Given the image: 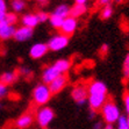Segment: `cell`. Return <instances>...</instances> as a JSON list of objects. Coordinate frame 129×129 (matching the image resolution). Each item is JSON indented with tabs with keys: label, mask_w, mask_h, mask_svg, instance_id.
Returning a JSON list of instances; mask_svg holds the SVG:
<instances>
[{
	"label": "cell",
	"mask_w": 129,
	"mask_h": 129,
	"mask_svg": "<svg viewBox=\"0 0 129 129\" xmlns=\"http://www.w3.org/2000/svg\"><path fill=\"white\" fill-rule=\"evenodd\" d=\"M34 121H35L34 114L27 112V113H23V114L20 115V116L15 120L14 124H15V128L16 129H27L33 124Z\"/></svg>",
	"instance_id": "cell-11"
},
{
	"label": "cell",
	"mask_w": 129,
	"mask_h": 129,
	"mask_svg": "<svg viewBox=\"0 0 129 129\" xmlns=\"http://www.w3.org/2000/svg\"><path fill=\"white\" fill-rule=\"evenodd\" d=\"M95 115H96V112L92 111V109H90V111H88V119H90V120H94Z\"/></svg>",
	"instance_id": "cell-33"
},
{
	"label": "cell",
	"mask_w": 129,
	"mask_h": 129,
	"mask_svg": "<svg viewBox=\"0 0 129 129\" xmlns=\"http://www.w3.org/2000/svg\"><path fill=\"white\" fill-rule=\"evenodd\" d=\"M108 99L107 85L101 80H92L87 87V104L90 109L100 112L102 105Z\"/></svg>",
	"instance_id": "cell-1"
},
{
	"label": "cell",
	"mask_w": 129,
	"mask_h": 129,
	"mask_svg": "<svg viewBox=\"0 0 129 129\" xmlns=\"http://www.w3.org/2000/svg\"><path fill=\"white\" fill-rule=\"evenodd\" d=\"M101 116L106 124H113L117 121V119L120 117V108L119 106L114 102L113 99H107L106 102L102 105L101 109H100Z\"/></svg>",
	"instance_id": "cell-2"
},
{
	"label": "cell",
	"mask_w": 129,
	"mask_h": 129,
	"mask_svg": "<svg viewBox=\"0 0 129 129\" xmlns=\"http://www.w3.org/2000/svg\"><path fill=\"white\" fill-rule=\"evenodd\" d=\"M18 73L19 76H22V77H24V78H29V77H31V75H33V70L30 69L29 66H20L18 70Z\"/></svg>",
	"instance_id": "cell-23"
},
{
	"label": "cell",
	"mask_w": 129,
	"mask_h": 129,
	"mask_svg": "<svg viewBox=\"0 0 129 129\" xmlns=\"http://www.w3.org/2000/svg\"><path fill=\"white\" fill-rule=\"evenodd\" d=\"M68 80L69 79H68V77L65 75H59L56 79H54L48 85L51 94L54 95V94H58L59 92H62L64 90V87L66 86V84H68Z\"/></svg>",
	"instance_id": "cell-10"
},
{
	"label": "cell",
	"mask_w": 129,
	"mask_h": 129,
	"mask_svg": "<svg viewBox=\"0 0 129 129\" xmlns=\"http://www.w3.org/2000/svg\"><path fill=\"white\" fill-rule=\"evenodd\" d=\"M47 45H48V49L51 51H60L69 45V37L63 34H56L49 39Z\"/></svg>",
	"instance_id": "cell-5"
},
{
	"label": "cell",
	"mask_w": 129,
	"mask_h": 129,
	"mask_svg": "<svg viewBox=\"0 0 129 129\" xmlns=\"http://www.w3.org/2000/svg\"><path fill=\"white\" fill-rule=\"evenodd\" d=\"M11 7H12L13 13L18 14V13H22L27 7V3L24 0H12L11 3Z\"/></svg>",
	"instance_id": "cell-20"
},
{
	"label": "cell",
	"mask_w": 129,
	"mask_h": 129,
	"mask_svg": "<svg viewBox=\"0 0 129 129\" xmlns=\"http://www.w3.org/2000/svg\"><path fill=\"white\" fill-rule=\"evenodd\" d=\"M36 16H37V20H39V23H44L49 20V16L50 14H48L44 11H40L39 13H36Z\"/></svg>",
	"instance_id": "cell-25"
},
{
	"label": "cell",
	"mask_w": 129,
	"mask_h": 129,
	"mask_svg": "<svg viewBox=\"0 0 129 129\" xmlns=\"http://www.w3.org/2000/svg\"><path fill=\"white\" fill-rule=\"evenodd\" d=\"M0 107H1V105H0Z\"/></svg>",
	"instance_id": "cell-40"
},
{
	"label": "cell",
	"mask_w": 129,
	"mask_h": 129,
	"mask_svg": "<svg viewBox=\"0 0 129 129\" xmlns=\"http://www.w3.org/2000/svg\"><path fill=\"white\" fill-rule=\"evenodd\" d=\"M55 119V112L48 106H42L36 111L35 121L41 128H48L49 124Z\"/></svg>",
	"instance_id": "cell-4"
},
{
	"label": "cell",
	"mask_w": 129,
	"mask_h": 129,
	"mask_svg": "<svg viewBox=\"0 0 129 129\" xmlns=\"http://www.w3.org/2000/svg\"><path fill=\"white\" fill-rule=\"evenodd\" d=\"M34 35V29L28 27H24V26H21V27L15 28L14 35H13V39L16 41V42H27L29 41Z\"/></svg>",
	"instance_id": "cell-9"
},
{
	"label": "cell",
	"mask_w": 129,
	"mask_h": 129,
	"mask_svg": "<svg viewBox=\"0 0 129 129\" xmlns=\"http://www.w3.org/2000/svg\"><path fill=\"white\" fill-rule=\"evenodd\" d=\"M15 26H9L5 22L0 21V40L1 41H7V40L13 39L15 31Z\"/></svg>",
	"instance_id": "cell-13"
},
{
	"label": "cell",
	"mask_w": 129,
	"mask_h": 129,
	"mask_svg": "<svg viewBox=\"0 0 129 129\" xmlns=\"http://www.w3.org/2000/svg\"><path fill=\"white\" fill-rule=\"evenodd\" d=\"M102 129H114V127H113V124H105Z\"/></svg>",
	"instance_id": "cell-35"
},
{
	"label": "cell",
	"mask_w": 129,
	"mask_h": 129,
	"mask_svg": "<svg viewBox=\"0 0 129 129\" xmlns=\"http://www.w3.org/2000/svg\"><path fill=\"white\" fill-rule=\"evenodd\" d=\"M123 76L124 78L129 79V52L127 54L124 62H123Z\"/></svg>",
	"instance_id": "cell-26"
},
{
	"label": "cell",
	"mask_w": 129,
	"mask_h": 129,
	"mask_svg": "<svg viewBox=\"0 0 129 129\" xmlns=\"http://www.w3.org/2000/svg\"><path fill=\"white\" fill-rule=\"evenodd\" d=\"M36 1H37V3H40V4H45L48 0H36Z\"/></svg>",
	"instance_id": "cell-36"
},
{
	"label": "cell",
	"mask_w": 129,
	"mask_h": 129,
	"mask_svg": "<svg viewBox=\"0 0 129 129\" xmlns=\"http://www.w3.org/2000/svg\"><path fill=\"white\" fill-rule=\"evenodd\" d=\"M104 122L102 121H96V122H94V126H93V129H102L104 128Z\"/></svg>",
	"instance_id": "cell-32"
},
{
	"label": "cell",
	"mask_w": 129,
	"mask_h": 129,
	"mask_svg": "<svg viewBox=\"0 0 129 129\" xmlns=\"http://www.w3.org/2000/svg\"><path fill=\"white\" fill-rule=\"evenodd\" d=\"M77 28H78V20L72 18V16H68L66 19L63 20V23L60 26L59 30H60V34L70 37L71 35L75 34Z\"/></svg>",
	"instance_id": "cell-7"
},
{
	"label": "cell",
	"mask_w": 129,
	"mask_h": 129,
	"mask_svg": "<svg viewBox=\"0 0 129 129\" xmlns=\"http://www.w3.org/2000/svg\"><path fill=\"white\" fill-rule=\"evenodd\" d=\"M7 94H8V86H6L5 84H1V83H0V99L7 96Z\"/></svg>",
	"instance_id": "cell-28"
},
{
	"label": "cell",
	"mask_w": 129,
	"mask_h": 129,
	"mask_svg": "<svg viewBox=\"0 0 129 129\" xmlns=\"http://www.w3.org/2000/svg\"><path fill=\"white\" fill-rule=\"evenodd\" d=\"M42 129H49V128H42Z\"/></svg>",
	"instance_id": "cell-39"
},
{
	"label": "cell",
	"mask_w": 129,
	"mask_h": 129,
	"mask_svg": "<svg viewBox=\"0 0 129 129\" xmlns=\"http://www.w3.org/2000/svg\"><path fill=\"white\" fill-rule=\"evenodd\" d=\"M0 21L5 22L9 26H15L19 22V16L18 14H15L13 12H7L6 14L0 15Z\"/></svg>",
	"instance_id": "cell-19"
},
{
	"label": "cell",
	"mask_w": 129,
	"mask_h": 129,
	"mask_svg": "<svg viewBox=\"0 0 129 129\" xmlns=\"http://www.w3.org/2000/svg\"><path fill=\"white\" fill-rule=\"evenodd\" d=\"M31 96H33V101L35 105L44 106L50 101L52 94H51L50 90H49L48 85L41 83V84H37L35 87H34Z\"/></svg>",
	"instance_id": "cell-3"
},
{
	"label": "cell",
	"mask_w": 129,
	"mask_h": 129,
	"mask_svg": "<svg viewBox=\"0 0 129 129\" xmlns=\"http://www.w3.org/2000/svg\"><path fill=\"white\" fill-rule=\"evenodd\" d=\"M48 45L47 43H43V42H37V43H34L29 49V56L33 59H40V58L44 57L45 55L48 54Z\"/></svg>",
	"instance_id": "cell-8"
},
{
	"label": "cell",
	"mask_w": 129,
	"mask_h": 129,
	"mask_svg": "<svg viewBox=\"0 0 129 129\" xmlns=\"http://www.w3.org/2000/svg\"><path fill=\"white\" fill-rule=\"evenodd\" d=\"M87 11L86 5H79V4H75L72 7H70V16L72 18H80L81 15H84Z\"/></svg>",
	"instance_id": "cell-17"
},
{
	"label": "cell",
	"mask_w": 129,
	"mask_h": 129,
	"mask_svg": "<svg viewBox=\"0 0 129 129\" xmlns=\"http://www.w3.org/2000/svg\"><path fill=\"white\" fill-rule=\"evenodd\" d=\"M19 79L18 71H5L0 75V83L5 84L6 86L13 85Z\"/></svg>",
	"instance_id": "cell-14"
},
{
	"label": "cell",
	"mask_w": 129,
	"mask_h": 129,
	"mask_svg": "<svg viewBox=\"0 0 129 129\" xmlns=\"http://www.w3.org/2000/svg\"><path fill=\"white\" fill-rule=\"evenodd\" d=\"M123 105H124V111L127 114H129V91H126L123 93Z\"/></svg>",
	"instance_id": "cell-27"
},
{
	"label": "cell",
	"mask_w": 129,
	"mask_h": 129,
	"mask_svg": "<svg viewBox=\"0 0 129 129\" xmlns=\"http://www.w3.org/2000/svg\"><path fill=\"white\" fill-rule=\"evenodd\" d=\"M113 7L111 5H108V6H105L101 8V12H100V18L102 20H108V19L112 18V15H113Z\"/></svg>",
	"instance_id": "cell-21"
},
{
	"label": "cell",
	"mask_w": 129,
	"mask_h": 129,
	"mask_svg": "<svg viewBox=\"0 0 129 129\" xmlns=\"http://www.w3.org/2000/svg\"><path fill=\"white\" fill-rule=\"evenodd\" d=\"M113 3V0H98V5L99 6H108V5H111V4Z\"/></svg>",
	"instance_id": "cell-31"
},
{
	"label": "cell",
	"mask_w": 129,
	"mask_h": 129,
	"mask_svg": "<svg viewBox=\"0 0 129 129\" xmlns=\"http://www.w3.org/2000/svg\"><path fill=\"white\" fill-rule=\"evenodd\" d=\"M21 24L24 27L28 28H34L39 24V20H37V16H36V13H26L21 16Z\"/></svg>",
	"instance_id": "cell-15"
},
{
	"label": "cell",
	"mask_w": 129,
	"mask_h": 129,
	"mask_svg": "<svg viewBox=\"0 0 129 129\" xmlns=\"http://www.w3.org/2000/svg\"><path fill=\"white\" fill-rule=\"evenodd\" d=\"M108 51H109V48H108V44H102L101 45V48H100V55H101V56H106V55L108 54Z\"/></svg>",
	"instance_id": "cell-30"
},
{
	"label": "cell",
	"mask_w": 129,
	"mask_h": 129,
	"mask_svg": "<svg viewBox=\"0 0 129 129\" xmlns=\"http://www.w3.org/2000/svg\"><path fill=\"white\" fill-rule=\"evenodd\" d=\"M7 9H8V6H7L6 0H0V15L6 14L8 12Z\"/></svg>",
	"instance_id": "cell-29"
},
{
	"label": "cell",
	"mask_w": 129,
	"mask_h": 129,
	"mask_svg": "<svg viewBox=\"0 0 129 129\" xmlns=\"http://www.w3.org/2000/svg\"><path fill=\"white\" fill-rule=\"evenodd\" d=\"M127 121H128V126H129V114H128V116H127Z\"/></svg>",
	"instance_id": "cell-38"
},
{
	"label": "cell",
	"mask_w": 129,
	"mask_h": 129,
	"mask_svg": "<svg viewBox=\"0 0 129 129\" xmlns=\"http://www.w3.org/2000/svg\"><path fill=\"white\" fill-rule=\"evenodd\" d=\"M60 73L56 70L54 65H50V66H45L44 69L42 71V75H41V79H42V83L45 85H49L51 81L56 79L59 76Z\"/></svg>",
	"instance_id": "cell-12"
},
{
	"label": "cell",
	"mask_w": 129,
	"mask_h": 129,
	"mask_svg": "<svg viewBox=\"0 0 129 129\" xmlns=\"http://www.w3.org/2000/svg\"><path fill=\"white\" fill-rule=\"evenodd\" d=\"M71 96L76 105L78 106H85L87 104V87L84 84L76 85L71 91Z\"/></svg>",
	"instance_id": "cell-6"
},
{
	"label": "cell",
	"mask_w": 129,
	"mask_h": 129,
	"mask_svg": "<svg viewBox=\"0 0 129 129\" xmlns=\"http://www.w3.org/2000/svg\"><path fill=\"white\" fill-rule=\"evenodd\" d=\"M116 129H129L128 121L126 115H120V117L116 121Z\"/></svg>",
	"instance_id": "cell-24"
},
{
	"label": "cell",
	"mask_w": 129,
	"mask_h": 129,
	"mask_svg": "<svg viewBox=\"0 0 129 129\" xmlns=\"http://www.w3.org/2000/svg\"><path fill=\"white\" fill-rule=\"evenodd\" d=\"M63 20L64 19L58 18V16H56L54 14H50V16H49V22H50L51 27L55 28V29H59L62 23H63Z\"/></svg>",
	"instance_id": "cell-22"
},
{
	"label": "cell",
	"mask_w": 129,
	"mask_h": 129,
	"mask_svg": "<svg viewBox=\"0 0 129 129\" xmlns=\"http://www.w3.org/2000/svg\"><path fill=\"white\" fill-rule=\"evenodd\" d=\"M72 63L70 59H65V58H60V59H57L56 62L54 63V66L56 68L58 72L60 75H64L65 72H68L71 68Z\"/></svg>",
	"instance_id": "cell-16"
},
{
	"label": "cell",
	"mask_w": 129,
	"mask_h": 129,
	"mask_svg": "<svg viewBox=\"0 0 129 129\" xmlns=\"http://www.w3.org/2000/svg\"><path fill=\"white\" fill-rule=\"evenodd\" d=\"M52 14L58 16V18L66 19L68 16H70V6H68L66 4H60L54 9Z\"/></svg>",
	"instance_id": "cell-18"
},
{
	"label": "cell",
	"mask_w": 129,
	"mask_h": 129,
	"mask_svg": "<svg viewBox=\"0 0 129 129\" xmlns=\"http://www.w3.org/2000/svg\"><path fill=\"white\" fill-rule=\"evenodd\" d=\"M114 1H115V3H117V4H122L124 0H114Z\"/></svg>",
	"instance_id": "cell-37"
},
{
	"label": "cell",
	"mask_w": 129,
	"mask_h": 129,
	"mask_svg": "<svg viewBox=\"0 0 129 129\" xmlns=\"http://www.w3.org/2000/svg\"><path fill=\"white\" fill-rule=\"evenodd\" d=\"M88 0H75L76 4H79V5H86V3Z\"/></svg>",
	"instance_id": "cell-34"
}]
</instances>
